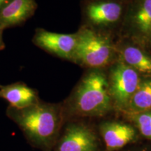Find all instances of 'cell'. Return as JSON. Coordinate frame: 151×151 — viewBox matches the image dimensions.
<instances>
[{"label":"cell","mask_w":151,"mask_h":151,"mask_svg":"<svg viewBox=\"0 0 151 151\" xmlns=\"http://www.w3.org/2000/svg\"><path fill=\"white\" fill-rule=\"evenodd\" d=\"M108 78L99 69H90L76 88L71 99V109L83 116H100L111 107Z\"/></svg>","instance_id":"obj_1"},{"label":"cell","mask_w":151,"mask_h":151,"mask_svg":"<svg viewBox=\"0 0 151 151\" xmlns=\"http://www.w3.org/2000/svg\"><path fill=\"white\" fill-rule=\"evenodd\" d=\"M8 115L30 139L39 143H46L51 140L60 122L58 107L40 101L22 109L10 106Z\"/></svg>","instance_id":"obj_2"},{"label":"cell","mask_w":151,"mask_h":151,"mask_svg":"<svg viewBox=\"0 0 151 151\" xmlns=\"http://www.w3.org/2000/svg\"><path fill=\"white\" fill-rule=\"evenodd\" d=\"M76 37L72 62L89 69H99L113 60L115 48L106 36L83 26L76 33Z\"/></svg>","instance_id":"obj_3"},{"label":"cell","mask_w":151,"mask_h":151,"mask_svg":"<svg viewBox=\"0 0 151 151\" xmlns=\"http://www.w3.org/2000/svg\"><path fill=\"white\" fill-rule=\"evenodd\" d=\"M141 80L140 74L120 60L113 65L108 78L109 90L117 108L127 110Z\"/></svg>","instance_id":"obj_4"},{"label":"cell","mask_w":151,"mask_h":151,"mask_svg":"<svg viewBox=\"0 0 151 151\" xmlns=\"http://www.w3.org/2000/svg\"><path fill=\"white\" fill-rule=\"evenodd\" d=\"M32 42L48 53L67 60H72L76 46V34H60L37 28L33 36Z\"/></svg>","instance_id":"obj_5"},{"label":"cell","mask_w":151,"mask_h":151,"mask_svg":"<svg viewBox=\"0 0 151 151\" xmlns=\"http://www.w3.org/2000/svg\"><path fill=\"white\" fill-rule=\"evenodd\" d=\"M121 0H93L85 7V16L90 24L103 27L116 23L122 14Z\"/></svg>","instance_id":"obj_6"},{"label":"cell","mask_w":151,"mask_h":151,"mask_svg":"<svg viewBox=\"0 0 151 151\" xmlns=\"http://www.w3.org/2000/svg\"><path fill=\"white\" fill-rule=\"evenodd\" d=\"M97 140L89 128L82 124H71L60 141L58 151H96Z\"/></svg>","instance_id":"obj_7"},{"label":"cell","mask_w":151,"mask_h":151,"mask_svg":"<svg viewBox=\"0 0 151 151\" xmlns=\"http://www.w3.org/2000/svg\"><path fill=\"white\" fill-rule=\"evenodd\" d=\"M127 22L134 37L146 41L151 30V0H132Z\"/></svg>","instance_id":"obj_8"},{"label":"cell","mask_w":151,"mask_h":151,"mask_svg":"<svg viewBox=\"0 0 151 151\" xmlns=\"http://www.w3.org/2000/svg\"><path fill=\"white\" fill-rule=\"evenodd\" d=\"M35 0H12L0 13V27L4 29L23 24L35 14Z\"/></svg>","instance_id":"obj_9"},{"label":"cell","mask_w":151,"mask_h":151,"mask_svg":"<svg viewBox=\"0 0 151 151\" xmlns=\"http://www.w3.org/2000/svg\"><path fill=\"white\" fill-rule=\"evenodd\" d=\"M106 146L109 150H118L132 142L137 138L133 127L118 122H106L100 126Z\"/></svg>","instance_id":"obj_10"},{"label":"cell","mask_w":151,"mask_h":151,"mask_svg":"<svg viewBox=\"0 0 151 151\" xmlns=\"http://www.w3.org/2000/svg\"><path fill=\"white\" fill-rule=\"evenodd\" d=\"M0 98L6 100L13 108L22 109L39 102L37 92L23 83L0 86Z\"/></svg>","instance_id":"obj_11"},{"label":"cell","mask_w":151,"mask_h":151,"mask_svg":"<svg viewBox=\"0 0 151 151\" xmlns=\"http://www.w3.org/2000/svg\"><path fill=\"white\" fill-rule=\"evenodd\" d=\"M120 60L140 74L151 76V56L135 45L126 44L120 50Z\"/></svg>","instance_id":"obj_12"},{"label":"cell","mask_w":151,"mask_h":151,"mask_svg":"<svg viewBox=\"0 0 151 151\" xmlns=\"http://www.w3.org/2000/svg\"><path fill=\"white\" fill-rule=\"evenodd\" d=\"M151 111V76L141 78L137 91L132 96L126 111L139 113Z\"/></svg>","instance_id":"obj_13"},{"label":"cell","mask_w":151,"mask_h":151,"mask_svg":"<svg viewBox=\"0 0 151 151\" xmlns=\"http://www.w3.org/2000/svg\"><path fill=\"white\" fill-rule=\"evenodd\" d=\"M128 116L134 122L141 134L151 140V111L128 113Z\"/></svg>","instance_id":"obj_14"},{"label":"cell","mask_w":151,"mask_h":151,"mask_svg":"<svg viewBox=\"0 0 151 151\" xmlns=\"http://www.w3.org/2000/svg\"><path fill=\"white\" fill-rule=\"evenodd\" d=\"M12 0H0V13Z\"/></svg>","instance_id":"obj_15"},{"label":"cell","mask_w":151,"mask_h":151,"mask_svg":"<svg viewBox=\"0 0 151 151\" xmlns=\"http://www.w3.org/2000/svg\"><path fill=\"white\" fill-rule=\"evenodd\" d=\"M3 29L0 27V50H4L5 48V43L3 40Z\"/></svg>","instance_id":"obj_16"},{"label":"cell","mask_w":151,"mask_h":151,"mask_svg":"<svg viewBox=\"0 0 151 151\" xmlns=\"http://www.w3.org/2000/svg\"><path fill=\"white\" fill-rule=\"evenodd\" d=\"M146 41H148L149 43H151V30H150V34H149V35H148V39H147Z\"/></svg>","instance_id":"obj_17"},{"label":"cell","mask_w":151,"mask_h":151,"mask_svg":"<svg viewBox=\"0 0 151 151\" xmlns=\"http://www.w3.org/2000/svg\"><path fill=\"white\" fill-rule=\"evenodd\" d=\"M121 1H129V0H121ZM129 1H132V0H129Z\"/></svg>","instance_id":"obj_18"}]
</instances>
